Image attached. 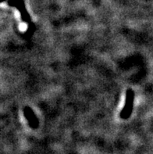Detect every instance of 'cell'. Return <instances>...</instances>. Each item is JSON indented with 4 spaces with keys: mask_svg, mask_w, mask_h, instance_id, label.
I'll return each instance as SVG.
<instances>
[{
    "mask_svg": "<svg viewBox=\"0 0 153 154\" xmlns=\"http://www.w3.org/2000/svg\"><path fill=\"white\" fill-rule=\"evenodd\" d=\"M133 101H134V93L132 91H127V103L121 113L122 118H127V117L130 114V112L133 108Z\"/></svg>",
    "mask_w": 153,
    "mask_h": 154,
    "instance_id": "cell-1",
    "label": "cell"
}]
</instances>
